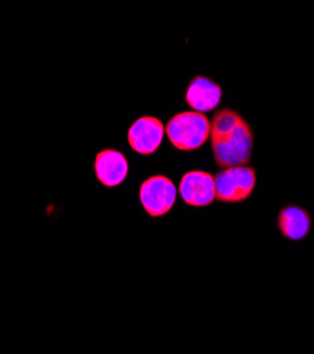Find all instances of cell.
Instances as JSON below:
<instances>
[{
    "instance_id": "obj_9",
    "label": "cell",
    "mask_w": 314,
    "mask_h": 354,
    "mask_svg": "<svg viewBox=\"0 0 314 354\" xmlns=\"http://www.w3.org/2000/svg\"><path fill=\"white\" fill-rule=\"evenodd\" d=\"M221 97V86L213 80L203 75H197L190 82L186 91L187 105L199 113L214 111L219 105Z\"/></svg>"
},
{
    "instance_id": "obj_4",
    "label": "cell",
    "mask_w": 314,
    "mask_h": 354,
    "mask_svg": "<svg viewBox=\"0 0 314 354\" xmlns=\"http://www.w3.org/2000/svg\"><path fill=\"white\" fill-rule=\"evenodd\" d=\"M177 189L168 177L156 174L149 177L139 189V200L144 210L153 218L163 217L173 209Z\"/></svg>"
},
{
    "instance_id": "obj_3",
    "label": "cell",
    "mask_w": 314,
    "mask_h": 354,
    "mask_svg": "<svg viewBox=\"0 0 314 354\" xmlns=\"http://www.w3.org/2000/svg\"><path fill=\"white\" fill-rule=\"evenodd\" d=\"M215 200L237 204L248 200L256 186V171L251 166L221 169L215 177Z\"/></svg>"
},
{
    "instance_id": "obj_2",
    "label": "cell",
    "mask_w": 314,
    "mask_h": 354,
    "mask_svg": "<svg viewBox=\"0 0 314 354\" xmlns=\"http://www.w3.org/2000/svg\"><path fill=\"white\" fill-rule=\"evenodd\" d=\"M164 132L176 149L193 152L210 139L211 122L204 113L186 111L171 118L164 127Z\"/></svg>"
},
{
    "instance_id": "obj_1",
    "label": "cell",
    "mask_w": 314,
    "mask_h": 354,
    "mask_svg": "<svg viewBox=\"0 0 314 354\" xmlns=\"http://www.w3.org/2000/svg\"><path fill=\"white\" fill-rule=\"evenodd\" d=\"M210 138L218 167L246 166L251 162L253 132L239 112L231 108L217 111L211 122Z\"/></svg>"
},
{
    "instance_id": "obj_6",
    "label": "cell",
    "mask_w": 314,
    "mask_h": 354,
    "mask_svg": "<svg viewBox=\"0 0 314 354\" xmlns=\"http://www.w3.org/2000/svg\"><path fill=\"white\" fill-rule=\"evenodd\" d=\"M180 196L191 207L203 209L215 200V180L208 171H187L180 182Z\"/></svg>"
},
{
    "instance_id": "obj_5",
    "label": "cell",
    "mask_w": 314,
    "mask_h": 354,
    "mask_svg": "<svg viewBox=\"0 0 314 354\" xmlns=\"http://www.w3.org/2000/svg\"><path fill=\"white\" fill-rule=\"evenodd\" d=\"M164 133V125L156 116H141L130 125L128 142L136 153L148 156L159 149Z\"/></svg>"
},
{
    "instance_id": "obj_7",
    "label": "cell",
    "mask_w": 314,
    "mask_h": 354,
    "mask_svg": "<svg viewBox=\"0 0 314 354\" xmlns=\"http://www.w3.org/2000/svg\"><path fill=\"white\" fill-rule=\"evenodd\" d=\"M276 224L284 240L299 243L308 237L313 228V218L302 205L289 204L279 210Z\"/></svg>"
},
{
    "instance_id": "obj_8",
    "label": "cell",
    "mask_w": 314,
    "mask_h": 354,
    "mask_svg": "<svg viewBox=\"0 0 314 354\" xmlns=\"http://www.w3.org/2000/svg\"><path fill=\"white\" fill-rule=\"evenodd\" d=\"M94 169L98 182L108 189H113L126 180L129 165L122 152L117 149H104L97 155Z\"/></svg>"
}]
</instances>
